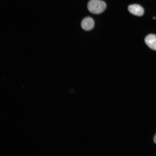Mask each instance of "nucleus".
Segmentation results:
<instances>
[{
  "instance_id": "f257e3e1",
  "label": "nucleus",
  "mask_w": 156,
  "mask_h": 156,
  "mask_svg": "<svg viewBox=\"0 0 156 156\" xmlns=\"http://www.w3.org/2000/svg\"><path fill=\"white\" fill-rule=\"evenodd\" d=\"M87 7L91 13L99 14L105 10L106 5L104 1L101 0H90L88 3Z\"/></svg>"
},
{
  "instance_id": "f03ea898",
  "label": "nucleus",
  "mask_w": 156,
  "mask_h": 156,
  "mask_svg": "<svg viewBox=\"0 0 156 156\" xmlns=\"http://www.w3.org/2000/svg\"><path fill=\"white\" fill-rule=\"evenodd\" d=\"M128 9L131 14L138 16H142L144 13L143 8L138 4L130 5L128 7Z\"/></svg>"
},
{
  "instance_id": "7ed1b4c3",
  "label": "nucleus",
  "mask_w": 156,
  "mask_h": 156,
  "mask_svg": "<svg viewBox=\"0 0 156 156\" xmlns=\"http://www.w3.org/2000/svg\"><path fill=\"white\" fill-rule=\"evenodd\" d=\"M94 24L93 20L91 17H88L84 18L82 20L81 26L83 30L89 31L93 28Z\"/></svg>"
},
{
  "instance_id": "20e7f679",
  "label": "nucleus",
  "mask_w": 156,
  "mask_h": 156,
  "mask_svg": "<svg viewBox=\"0 0 156 156\" xmlns=\"http://www.w3.org/2000/svg\"><path fill=\"white\" fill-rule=\"evenodd\" d=\"M145 42L146 44L151 49L156 50V35L150 34L145 38Z\"/></svg>"
},
{
  "instance_id": "39448f33",
  "label": "nucleus",
  "mask_w": 156,
  "mask_h": 156,
  "mask_svg": "<svg viewBox=\"0 0 156 156\" xmlns=\"http://www.w3.org/2000/svg\"><path fill=\"white\" fill-rule=\"evenodd\" d=\"M153 141L154 143L156 144V134L154 136L153 138Z\"/></svg>"
}]
</instances>
